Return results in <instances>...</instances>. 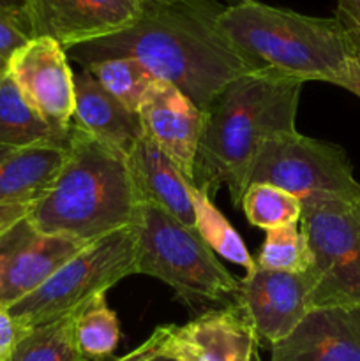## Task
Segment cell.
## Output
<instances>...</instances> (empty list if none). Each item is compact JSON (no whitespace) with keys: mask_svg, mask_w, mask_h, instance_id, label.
Instances as JSON below:
<instances>
[{"mask_svg":"<svg viewBox=\"0 0 360 361\" xmlns=\"http://www.w3.org/2000/svg\"><path fill=\"white\" fill-rule=\"evenodd\" d=\"M251 183H270L299 200H360V183L346 152L339 145L313 140L296 130L275 134L261 143L247 171V185Z\"/></svg>","mask_w":360,"mask_h":361,"instance_id":"cell-8","label":"cell"},{"mask_svg":"<svg viewBox=\"0 0 360 361\" xmlns=\"http://www.w3.org/2000/svg\"><path fill=\"white\" fill-rule=\"evenodd\" d=\"M270 361H360V307L311 310L272 345Z\"/></svg>","mask_w":360,"mask_h":361,"instance_id":"cell-15","label":"cell"},{"mask_svg":"<svg viewBox=\"0 0 360 361\" xmlns=\"http://www.w3.org/2000/svg\"><path fill=\"white\" fill-rule=\"evenodd\" d=\"M7 76L42 118L60 130L71 129L74 73L59 42L49 37H32L9 59Z\"/></svg>","mask_w":360,"mask_h":361,"instance_id":"cell-12","label":"cell"},{"mask_svg":"<svg viewBox=\"0 0 360 361\" xmlns=\"http://www.w3.org/2000/svg\"><path fill=\"white\" fill-rule=\"evenodd\" d=\"M193 207H194V229L203 238V242L214 252L221 254L232 263L240 264L247 271L256 267L251 254L247 252L242 238L233 229L228 219L215 208L210 197L201 189L193 185Z\"/></svg>","mask_w":360,"mask_h":361,"instance_id":"cell-21","label":"cell"},{"mask_svg":"<svg viewBox=\"0 0 360 361\" xmlns=\"http://www.w3.org/2000/svg\"><path fill=\"white\" fill-rule=\"evenodd\" d=\"M13 152H14L13 148H7V147H2V145H0V162H2L7 155L13 154Z\"/></svg>","mask_w":360,"mask_h":361,"instance_id":"cell-33","label":"cell"},{"mask_svg":"<svg viewBox=\"0 0 360 361\" xmlns=\"http://www.w3.org/2000/svg\"><path fill=\"white\" fill-rule=\"evenodd\" d=\"M27 6L28 0H0V11L16 18V20L23 25L25 30H27Z\"/></svg>","mask_w":360,"mask_h":361,"instance_id":"cell-31","label":"cell"},{"mask_svg":"<svg viewBox=\"0 0 360 361\" xmlns=\"http://www.w3.org/2000/svg\"><path fill=\"white\" fill-rule=\"evenodd\" d=\"M134 274V233L127 226L85 245L46 279L44 284L7 310L27 330L66 316Z\"/></svg>","mask_w":360,"mask_h":361,"instance_id":"cell-7","label":"cell"},{"mask_svg":"<svg viewBox=\"0 0 360 361\" xmlns=\"http://www.w3.org/2000/svg\"><path fill=\"white\" fill-rule=\"evenodd\" d=\"M239 2H244V0H235V4H239Z\"/></svg>","mask_w":360,"mask_h":361,"instance_id":"cell-36","label":"cell"},{"mask_svg":"<svg viewBox=\"0 0 360 361\" xmlns=\"http://www.w3.org/2000/svg\"><path fill=\"white\" fill-rule=\"evenodd\" d=\"M30 39L28 32L16 18L0 11V60L9 62L11 56L23 48Z\"/></svg>","mask_w":360,"mask_h":361,"instance_id":"cell-26","label":"cell"},{"mask_svg":"<svg viewBox=\"0 0 360 361\" xmlns=\"http://www.w3.org/2000/svg\"><path fill=\"white\" fill-rule=\"evenodd\" d=\"M66 161L27 217L44 235L83 245L133 224L138 196L126 155L71 123Z\"/></svg>","mask_w":360,"mask_h":361,"instance_id":"cell-3","label":"cell"},{"mask_svg":"<svg viewBox=\"0 0 360 361\" xmlns=\"http://www.w3.org/2000/svg\"><path fill=\"white\" fill-rule=\"evenodd\" d=\"M335 87L346 88L348 92L360 97V51H356L346 63L344 73L337 80Z\"/></svg>","mask_w":360,"mask_h":361,"instance_id":"cell-29","label":"cell"},{"mask_svg":"<svg viewBox=\"0 0 360 361\" xmlns=\"http://www.w3.org/2000/svg\"><path fill=\"white\" fill-rule=\"evenodd\" d=\"M67 150L34 147L14 150L0 162V207L41 200L59 175Z\"/></svg>","mask_w":360,"mask_h":361,"instance_id":"cell-18","label":"cell"},{"mask_svg":"<svg viewBox=\"0 0 360 361\" xmlns=\"http://www.w3.org/2000/svg\"><path fill=\"white\" fill-rule=\"evenodd\" d=\"M131 228L136 274L172 286L189 305L235 303L239 279L219 263L196 229L150 203H138Z\"/></svg>","mask_w":360,"mask_h":361,"instance_id":"cell-5","label":"cell"},{"mask_svg":"<svg viewBox=\"0 0 360 361\" xmlns=\"http://www.w3.org/2000/svg\"><path fill=\"white\" fill-rule=\"evenodd\" d=\"M74 337L87 361L102 360L119 345L120 324L116 314L106 303L104 293L83 303L74 324Z\"/></svg>","mask_w":360,"mask_h":361,"instance_id":"cell-22","label":"cell"},{"mask_svg":"<svg viewBox=\"0 0 360 361\" xmlns=\"http://www.w3.org/2000/svg\"><path fill=\"white\" fill-rule=\"evenodd\" d=\"M127 162L138 203L154 204L187 228H194L193 185L154 141L141 137Z\"/></svg>","mask_w":360,"mask_h":361,"instance_id":"cell-17","label":"cell"},{"mask_svg":"<svg viewBox=\"0 0 360 361\" xmlns=\"http://www.w3.org/2000/svg\"><path fill=\"white\" fill-rule=\"evenodd\" d=\"M141 348L176 361H261L260 337L236 303L208 310L187 324H162Z\"/></svg>","mask_w":360,"mask_h":361,"instance_id":"cell-9","label":"cell"},{"mask_svg":"<svg viewBox=\"0 0 360 361\" xmlns=\"http://www.w3.org/2000/svg\"><path fill=\"white\" fill-rule=\"evenodd\" d=\"M138 113L145 136L157 145L193 185L205 113L179 88L159 80L152 83Z\"/></svg>","mask_w":360,"mask_h":361,"instance_id":"cell-14","label":"cell"},{"mask_svg":"<svg viewBox=\"0 0 360 361\" xmlns=\"http://www.w3.org/2000/svg\"><path fill=\"white\" fill-rule=\"evenodd\" d=\"M30 210V204H7V207H0V235L6 231L7 228L23 219Z\"/></svg>","mask_w":360,"mask_h":361,"instance_id":"cell-30","label":"cell"},{"mask_svg":"<svg viewBox=\"0 0 360 361\" xmlns=\"http://www.w3.org/2000/svg\"><path fill=\"white\" fill-rule=\"evenodd\" d=\"M267 238L258 254L256 264L267 270L304 274L313 267L307 238L296 224L267 229Z\"/></svg>","mask_w":360,"mask_h":361,"instance_id":"cell-25","label":"cell"},{"mask_svg":"<svg viewBox=\"0 0 360 361\" xmlns=\"http://www.w3.org/2000/svg\"><path fill=\"white\" fill-rule=\"evenodd\" d=\"M71 130H60L42 118L7 76L0 78V145L13 150L59 147L67 150Z\"/></svg>","mask_w":360,"mask_h":361,"instance_id":"cell-19","label":"cell"},{"mask_svg":"<svg viewBox=\"0 0 360 361\" xmlns=\"http://www.w3.org/2000/svg\"><path fill=\"white\" fill-rule=\"evenodd\" d=\"M314 279L311 271L267 270L254 267L239 279L235 303L244 310L260 341L277 344L311 312Z\"/></svg>","mask_w":360,"mask_h":361,"instance_id":"cell-10","label":"cell"},{"mask_svg":"<svg viewBox=\"0 0 360 361\" xmlns=\"http://www.w3.org/2000/svg\"><path fill=\"white\" fill-rule=\"evenodd\" d=\"M314 279L311 309L360 307V200L309 196L300 200Z\"/></svg>","mask_w":360,"mask_h":361,"instance_id":"cell-6","label":"cell"},{"mask_svg":"<svg viewBox=\"0 0 360 361\" xmlns=\"http://www.w3.org/2000/svg\"><path fill=\"white\" fill-rule=\"evenodd\" d=\"M7 73V62L6 60H0V78Z\"/></svg>","mask_w":360,"mask_h":361,"instance_id":"cell-34","label":"cell"},{"mask_svg":"<svg viewBox=\"0 0 360 361\" xmlns=\"http://www.w3.org/2000/svg\"><path fill=\"white\" fill-rule=\"evenodd\" d=\"M302 81L274 73H247L229 81L205 111L193 185L214 197L228 187L242 203L247 171L265 140L295 129Z\"/></svg>","mask_w":360,"mask_h":361,"instance_id":"cell-2","label":"cell"},{"mask_svg":"<svg viewBox=\"0 0 360 361\" xmlns=\"http://www.w3.org/2000/svg\"><path fill=\"white\" fill-rule=\"evenodd\" d=\"M83 69H87L113 97L136 113L140 111L152 83L155 81V78L138 60L127 56L101 60Z\"/></svg>","mask_w":360,"mask_h":361,"instance_id":"cell-23","label":"cell"},{"mask_svg":"<svg viewBox=\"0 0 360 361\" xmlns=\"http://www.w3.org/2000/svg\"><path fill=\"white\" fill-rule=\"evenodd\" d=\"M141 2L143 4H154V2H164V0H141ZM229 2V6H233V4H235V0H228Z\"/></svg>","mask_w":360,"mask_h":361,"instance_id":"cell-35","label":"cell"},{"mask_svg":"<svg viewBox=\"0 0 360 361\" xmlns=\"http://www.w3.org/2000/svg\"><path fill=\"white\" fill-rule=\"evenodd\" d=\"M71 123L126 157L145 136L140 113L113 97L83 67L80 73H74V113Z\"/></svg>","mask_w":360,"mask_h":361,"instance_id":"cell-16","label":"cell"},{"mask_svg":"<svg viewBox=\"0 0 360 361\" xmlns=\"http://www.w3.org/2000/svg\"><path fill=\"white\" fill-rule=\"evenodd\" d=\"M224 7L217 0L143 4V13L129 28L67 48L66 55L81 67L122 56L138 60L155 80L179 88L205 113L229 81L254 73L221 28Z\"/></svg>","mask_w":360,"mask_h":361,"instance_id":"cell-1","label":"cell"},{"mask_svg":"<svg viewBox=\"0 0 360 361\" xmlns=\"http://www.w3.org/2000/svg\"><path fill=\"white\" fill-rule=\"evenodd\" d=\"M23 331L25 328H21L20 324L11 317L9 310L4 305H0V361H7L11 351L14 349L18 338L21 337Z\"/></svg>","mask_w":360,"mask_h":361,"instance_id":"cell-28","label":"cell"},{"mask_svg":"<svg viewBox=\"0 0 360 361\" xmlns=\"http://www.w3.org/2000/svg\"><path fill=\"white\" fill-rule=\"evenodd\" d=\"M81 307L39 326L27 328L18 338L7 361H87L74 337V324Z\"/></svg>","mask_w":360,"mask_h":361,"instance_id":"cell-20","label":"cell"},{"mask_svg":"<svg viewBox=\"0 0 360 361\" xmlns=\"http://www.w3.org/2000/svg\"><path fill=\"white\" fill-rule=\"evenodd\" d=\"M116 361H176L173 358H168V356H162V355H155V353L147 351L140 345V348L134 349L133 353L126 355L124 358L116 360Z\"/></svg>","mask_w":360,"mask_h":361,"instance_id":"cell-32","label":"cell"},{"mask_svg":"<svg viewBox=\"0 0 360 361\" xmlns=\"http://www.w3.org/2000/svg\"><path fill=\"white\" fill-rule=\"evenodd\" d=\"M247 221L261 229H275L299 224L302 204L299 197L270 183H251L242 196Z\"/></svg>","mask_w":360,"mask_h":361,"instance_id":"cell-24","label":"cell"},{"mask_svg":"<svg viewBox=\"0 0 360 361\" xmlns=\"http://www.w3.org/2000/svg\"><path fill=\"white\" fill-rule=\"evenodd\" d=\"M83 243L44 235L25 215L0 235V305L9 309L44 284Z\"/></svg>","mask_w":360,"mask_h":361,"instance_id":"cell-13","label":"cell"},{"mask_svg":"<svg viewBox=\"0 0 360 361\" xmlns=\"http://www.w3.org/2000/svg\"><path fill=\"white\" fill-rule=\"evenodd\" d=\"M219 23L254 73L335 85L355 46L337 18H314L256 0L226 6Z\"/></svg>","mask_w":360,"mask_h":361,"instance_id":"cell-4","label":"cell"},{"mask_svg":"<svg viewBox=\"0 0 360 361\" xmlns=\"http://www.w3.org/2000/svg\"><path fill=\"white\" fill-rule=\"evenodd\" d=\"M335 18L352 39L355 51H360V0H337Z\"/></svg>","mask_w":360,"mask_h":361,"instance_id":"cell-27","label":"cell"},{"mask_svg":"<svg viewBox=\"0 0 360 361\" xmlns=\"http://www.w3.org/2000/svg\"><path fill=\"white\" fill-rule=\"evenodd\" d=\"M141 13V0H28L27 30L67 49L126 30Z\"/></svg>","mask_w":360,"mask_h":361,"instance_id":"cell-11","label":"cell"}]
</instances>
